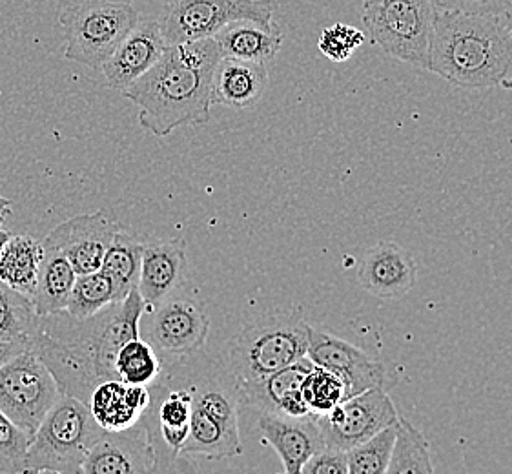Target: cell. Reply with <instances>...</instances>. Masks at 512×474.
I'll return each mask as SVG.
<instances>
[{"label": "cell", "instance_id": "4316f807", "mask_svg": "<svg viewBox=\"0 0 512 474\" xmlns=\"http://www.w3.org/2000/svg\"><path fill=\"white\" fill-rule=\"evenodd\" d=\"M39 321L33 301L0 281V341H19L31 349Z\"/></svg>", "mask_w": 512, "mask_h": 474}, {"label": "cell", "instance_id": "f546056e", "mask_svg": "<svg viewBox=\"0 0 512 474\" xmlns=\"http://www.w3.org/2000/svg\"><path fill=\"white\" fill-rule=\"evenodd\" d=\"M119 380L128 385H152L163 374V360L141 336L126 341L115 360Z\"/></svg>", "mask_w": 512, "mask_h": 474}, {"label": "cell", "instance_id": "d590c367", "mask_svg": "<svg viewBox=\"0 0 512 474\" xmlns=\"http://www.w3.org/2000/svg\"><path fill=\"white\" fill-rule=\"evenodd\" d=\"M301 474H349V460L345 451L323 447L321 451L310 456L303 465Z\"/></svg>", "mask_w": 512, "mask_h": 474}, {"label": "cell", "instance_id": "83f0119b", "mask_svg": "<svg viewBox=\"0 0 512 474\" xmlns=\"http://www.w3.org/2000/svg\"><path fill=\"white\" fill-rule=\"evenodd\" d=\"M405 473L431 474L434 473V465L425 436L409 420L398 418V433L387 474Z\"/></svg>", "mask_w": 512, "mask_h": 474}, {"label": "cell", "instance_id": "d4e9b609", "mask_svg": "<svg viewBox=\"0 0 512 474\" xmlns=\"http://www.w3.org/2000/svg\"><path fill=\"white\" fill-rule=\"evenodd\" d=\"M44 247L31 236H11L10 243L0 256V281L8 287L33 298L37 287Z\"/></svg>", "mask_w": 512, "mask_h": 474}, {"label": "cell", "instance_id": "7402d4cb", "mask_svg": "<svg viewBox=\"0 0 512 474\" xmlns=\"http://www.w3.org/2000/svg\"><path fill=\"white\" fill-rule=\"evenodd\" d=\"M214 39L223 57L268 64L276 59L283 46V31L276 22L261 24L250 19H239L228 22L217 31Z\"/></svg>", "mask_w": 512, "mask_h": 474}, {"label": "cell", "instance_id": "2e32d148", "mask_svg": "<svg viewBox=\"0 0 512 474\" xmlns=\"http://www.w3.org/2000/svg\"><path fill=\"white\" fill-rule=\"evenodd\" d=\"M361 287L381 299L403 298L414 289L418 265L409 250L383 241L367 250L358 268Z\"/></svg>", "mask_w": 512, "mask_h": 474}, {"label": "cell", "instance_id": "d6986e66", "mask_svg": "<svg viewBox=\"0 0 512 474\" xmlns=\"http://www.w3.org/2000/svg\"><path fill=\"white\" fill-rule=\"evenodd\" d=\"M168 44L157 21H139L101 66L106 83L123 92L161 59Z\"/></svg>", "mask_w": 512, "mask_h": 474}, {"label": "cell", "instance_id": "7c38bea8", "mask_svg": "<svg viewBox=\"0 0 512 474\" xmlns=\"http://www.w3.org/2000/svg\"><path fill=\"white\" fill-rule=\"evenodd\" d=\"M308 360L336 374L345 385L347 398H352L370 389H387L389 372L383 363L372 360L369 354L349 341L341 340L323 330L312 329Z\"/></svg>", "mask_w": 512, "mask_h": 474}, {"label": "cell", "instance_id": "f35d334b", "mask_svg": "<svg viewBox=\"0 0 512 474\" xmlns=\"http://www.w3.org/2000/svg\"><path fill=\"white\" fill-rule=\"evenodd\" d=\"M2 221H4V217L0 216V227H2Z\"/></svg>", "mask_w": 512, "mask_h": 474}, {"label": "cell", "instance_id": "6da1fadb", "mask_svg": "<svg viewBox=\"0 0 512 474\" xmlns=\"http://www.w3.org/2000/svg\"><path fill=\"white\" fill-rule=\"evenodd\" d=\"M144 312L146 303L134 289L123 301L86 320H77L66 310L41 316L31 351L52 371L62 394L90 403L97 385L119 380L117 354L126 341L141 336Z\"/></svg>", "mask_w": 512, "mask_h": 474}, {"label": "cell", "instance_id": "cb8c5ba5", "mask_svg": "<svg viewBox=\"0 0 512 474\" xmlns=\"http://www.w3.org/2000/svg\"><path fill=\"white\" fill-rule=\"evenodd\" d=\"M181 454H197L208 460L236 458L243 454L241 434L194 405L190 416V433Z\"/></svg>", "mask_w": 512, "mask_h": 474}, {"label": "cell", "instance_id": "5bb4252c", "mask_svg": "<svg viewBox=\"0 0 512 474\" xmlns=\"http://www.w3.org/2000/svg\"><path fill=\"white\" fill-rule=\"evenodd\" d=\"M121 227L123 225L112 214L95 212L64 221L46 237L61 248L77 276H81L101 270L104 254L112 245L115 232Z\"/></svg>", "mask_w": 512, "mask_h": 474}, {"label": "cell", "instance_id": "e0dca14e", "mask_svg": "<svg viewBox=\"0 0 512 474\" xmlns=\"http://www.w3.org/2000/svg\"><path fill=\"white\" fill-rule=\"evenodd\" d=\"M314 363L303 358L256 382L239 385L241 402L252 407L257 414H281V416H307V403L303 400L301 385Z\"/></svg>", "mask_w": 512, "mask_h": 474}, {"label": "cell", "instance_id": "7a4b0ae2", "mask_svg": "<svg viewBox=\"0 0 512 474\" xmlns=\"http://www.w3.org/2000/svg\"><path fill=\"white\" fill-rule=\"evenodd\" d=\"M221 57L214 37L168 46L148 72L123 90L139 108L144 130L166 137L175 128L208 123L212 77Z\"/></svg>", "mask_w": 512, "mask_h": 474}, {"label": "cell", "instance_id": "9a60e30c", "mask_svg": "<svg viewBox=\"0 0 512 474\" xmlns=\"http://www.w3.org/2000/svg\"><path fill=\"white\" fill-rule=\"evenodd\" d=\"M257 429L263 442L276 451L287 474H301L310 456L325 447L316 414H259Z\"/></svg>", "mask_w": 512, "mask_h": 474}, {"label": "cell", "instance_id": "30bf717a", "mask_svg": "<svg viewBox=\"0 0 512 474\" xmlns=\"http://www.w3.org/2000/svg\"><path fill=\"white\" fill-rule=\"evenodd\" d=\"M148 314H152L148 343L159 354L164 367L203 349L210 332V318L201 299L179 290L157 303Z\"/></svg>", "mask_w": 512, "mask_h": 474}, {"label": "cell", "instance_id": "d6a6232c", "mask_svg": "<svg viewBox=\"0 0 512 474\" xmlns=\"http://www.w3.org/2000/svg\"><path fill=\"white\" fill-rule=\"evenodd\" d=\"M28 445L30 436L0 411V473H24Z\"/></svg>", "mask_w": 512, "mask_h": 474}, {"label": "cell", "instance_id": "4dcf8cb0", "mask_svg": "<svg viewBox=\"0 0 512 474\" xmlns=\"http://www.w3.org/2000/svg\"><path fill=\"white\" fill-rule=\"evenodd\" d=\"M396 433L398 422L392 423L369 440H365L363 444L347 451L349 474H387Z\"/></svg>", "mask_w": 512, "mask_h": 474}, {"label": "cell", "instance_id": "9c48e42d", "mask_svg": "<svg viewBox=\"0 0 512 474\" xmlns=\"http://www.w3.org/2000/svg\"><path fill=\"white\" fill-rule=\"evenodd\" d=\"M276 2L272 0H168L159 28L168 46L212 39L228 22L239 19L272 24Z\"/></svg>", "mask_w": 512, "mask_h": 474}, {"label": "cell", "instance_id": "3957f363", "mask_svg": "<svg viewBox=\"0 0 512 474\" xmlns=\"http://www.w3.org/2000/svg\"><path fill=\"white\" fill-rule=\"evenodd\" d=\"M429 72L469 90H512V30L492 15L436 11Z\"/></svg>", "mask_w": 512, "mask_h": 474}, {"label": "cell", "instance_id": "44dd1931", "mask_svg": "<svg viewBox=\"0 0 512 474\" xmlns=\"http://www.w3.org/2000/svg\"><path fill=\"white\" fill-rule=\"evenodd\" d=\"M152 403V392L146 385H128L121 380H108L97 385L90 398V411L104 431H121L143 418Z\"/></svg>", "mask_w": 512, "mask_h": 474}, {"label": "cell", "instance_id": "8d00e7d4", "mask_svg": "<svg viewBox=\"0 0 512 474\" xmlns=\"http://www.w3.org/2000/svg\"><path fill=\"white\" fill-rule=\"evenodd\" d=\"M11 234L8 230H4V228L0 227V256L4 254V248L6 245L10 243Z\"/></svg>", "mask_w": 512, "mask_h": 474}, {"label": "cell", "instance_id": "836d02e7", "mask_svg": "<svg viewBox=\"0 0 512 474\" xmlns=\"http://www.w3.org/2000/svg\"><path fill=\"white\" fill-rule=\"evenodd\" d=\"M365 44V33L345 22H336L321 31L319 52L334 62L349 61L350 57Z\"/></svg>", "mask_w": 512, "mask_h": 474}, {"label": "cell", "instance_id": "ba28073f", "mask_svg": "<svg viewBox=\"0 0 512 474\" xmlns=\"http://www.w3.org/2000/svg\"><path fill=\"white\" fill-rule=\"evenodd\" d=\"M61 396L52 371L31 349L0 367V411L30 440Z\"/></svg>", "mask_w": 512, "mask_h": 474}, {"label": "cell", "instance_id": "603a6c76", "mask_svg": "<svg viewBox=\"0 0 512 474\" xmlns=\"http://www.w3.org/2000/svg\"><path fill=\"white\" fill-rule=\"evenodd\" d=\"M42 247H44V254H42L41 268H39L37 287L31 301L39 316H48L53 312L66 310L68 307V299L72 294L77 272L70 263V259L62 254L61 248L48 237L42 241Z\"/></svg>", "mask_w": 512, "mask_h": 474}, {"label": "cell", "instance_id": "ac0fdd59", "mask_svg": "<svg viewBox=\"0 0 512 474\" xmlns=\"http://www.w3.org/2000/svg\"><path fill=\"white\" fill-rule=\"evenodd\" d=\"M186 270L185 239L144 243L137 290L146 303V312L168 296L185 289Z\"/></svg>", "mask_w": 512, "mask_h": 474}, {"label": "cell", "instance_id": "277c9868", "mask_svg": "<svg viewBox=\"0 0 512 474\" xmlns=\"http://www.w3.org/2000/svg\"><path fill=\"white\" fill-rule=\"evenodd\" d=\"M310 332L297 310L265 314L230 340L226 367L237 385L261 380L307 358Z\"/></svg>", "mask_w": 512, "mask_h": 474}, {"label": "cell", "instance_id": "484cf974", "mask_svg": "<svg viewBox=\"0 0 512 474\" xmlns=\"http://www.w3.org/2000/svg\"><path fill=\"white\" fill-rule=\"evenodd\" d=\"M144 243L132 232L119 228L113 236L112 245L104 254L101 272L112 279L119 299L123 301L132 290L137 289Z\"/></svg>", "mask_w": 512, "mask_h": 474}, {"label": "cell", "instance_id": "4fadbf2b", "mask_svg": "<svg viewBox=\"0 0 512 474\" xmlns=\"http://www.w3.org/2000/svg\"><path fill=\"white\" fill-rule=\"evenodd\" d=\"M152 473H157V453L143 418L121 431H104L81 467V474Z\"/></svg>", "mask_w": 512, "mask_h": 474}, {"label": "cell", "instance_id": "8fae6325", "mask_svg": "<svg viewBox=\"0 0 512 474\" xmlns=\"http://www.w3.org/2000/svg\"><path fill=\"white\" fill-rule=\"evenodd\" d=\"M398 418L396 405L385 389L361 392L316 416L325 447L345 453L398 422Z\"/></svg>", "mask_w": 512, "mask_h": 474}, {"label": "cell", "instance_id": "ffe728a7", "mask_svg": "<svg viewBox=\"0 0 512 474\" xmlns=\"http://www.w3.org/2000/svg\"><path fill=\"white\" fill-rule=\"evenodd\" d=\"M268 81L267 64L221 57L212 77V104L236 110L250 108L261 101Z\"/></svg>", "mask_w": 512, "mask_h": 474}, {"label": "cell", "instance_id": "74e56055", "mask_svg": "<svg viewBox=\"0 0 512 474\" xmlns=\"http://www.w3.org/2000/svg\"><path fill=\"white\" fill-rule=\"evenodd\" d=\"M11 203L8 199H4V197L0 196V216L6 217L10 214Z\"/></svg>", "mask_w": 512, "mask_h": 474}, {"label": "cell", "instance_id": "8992f818", "mask_svg": "<svg viewBox=\"0 0 512 474\" xmlns=\"http://www.w3.org/2000/svg\"><path fill=\"white\" fill-rule=\"evenodd\" d=\"M436 11L432 0H363V24L390 57L429 70Z\"/></svg>", "mask_w": 512, "mask_h": 474}, {"label": "cell", "instance_id": "1f68e13d", "mask_svg": "<svg viewBox=\"0 0 512 474\" xmlns=\"http://www.w3.org/2000/svg\"><path fill=\"white\" fill-rule=\"evenodd\" d=\"M303 400L312 414H325L334 409L338 403L347 400L345 385L336 374L314 365L301 385Z\"/></svg>", "mask_w": 512, "mask_h": 474}, {"label": "cell", "instance_id": "e575fe53", "mask_svg": "<svg viewBox=\"0 0 512 474\" xmlns=\"http://www.w3.org/2000/svg\"><path fill=\"white\" fill-rule=\"evenodd\" d=\"M438 10L460 11L467 15H492L500 17L512 10V0H432Z\"/></svg>", "mask_w": 512, "mask_h": 474}, {"label": "cell", "instance_id": "5b68a950", "mask_svg": "<svg viewBox=\"0 0 512 474\" xmlns=\"http://www.w3.org/2000/svg\"><path fill=\"white\" fill-rule=\"evenodd\" d=\"M103 433L88 403L62 394L30 440L24 473L81 474L82 464Z\"/></svg>", "mask_w": 512, "mask_h": 474}, {"label": "cell", "instance_id": "f1b7e54d", "mask_svg": "<svg viewBox=\"0 0 512 474\" xmlns=\"http://www.w3.org/2000/svg\"><path fill=\"white\" fill-rule=\"evenodd\" d=\"M117 301L121 299L112 279L101 270H97V272L77 276L72 294L68 299L66 312L77 320H86Z\"/></svg>", "mask_w": 512, "mask_h": 474}, {"label": "cell", "instance_id": "52a82bcc", "mask_svg": "<svg viewBox=\"0 0 512 474\" xmlns=\"http://www.w3.org/2000/svg\"><path fill=\"white\" fill-rule=\"evenodd\" d=\"M66 35V59L99 68L141 21L139 11L126 2H93L61 13Z\"/></svg>", "mask_w": 512, "mask_h": 474}]
</instances>
